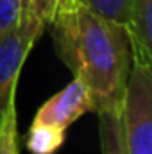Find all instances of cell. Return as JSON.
<instances>
[{
    "mask_svg": "<svg viewBox=\"0 0 152 154\" xmlns=\"http://www.w3.org/2000/svg\"><path fill=\"white\" fill-rule=\"evenodd\" d=\"M47 27L57 57L88 88L95 113H120L132 66L127 27L84 0H63Z\"/></svg>",
    "mask_w": 152,
    "mask_h": 154,
    "instance_id": "obj_1",
    "label": "cell"
},
{
    "mask_svg": "<svg viewBox=\"0 0 152 154\" xmlns=\"http://www.w3.org/2000/svg\"><path fill=\"white\" fill-rule=\"evenodd\" d=\"M125 154H152V65H134L120 108Z\"/></svg>",
    "mask_w": 152,
    "mask_h": 154,
    "instance_id": "obj_2",
    "label": "cell"
},
{
    "mask_svg": "<svg viewBox=\"0 0 152 154\" xmlns=\"http://www.w3.org/2000/svg\"><path fill=\"white\" fill-rule=\"evenodd\" d=\"M47 29L45 22L23 2L20 23L0 36V122L7 108L16 102V86L20 72L34 43Z\"/></svg>",
    "mask_w": 152,
    "mask_h": 154,
    "instance_id": "obj_3",
    "label": "cell"
},
{
    "mask_svg": "<svg viewBox=\"0 0 152 154\" xmlns=\"http://www.w3.org/2000/svg\"><path fill=\"white\" fill-rule=\"evenodd\" d=\"M95 111L91 95L82 81L74 77V81L61 91L52 95L34 115V124H47L66 131L82 115Z\"/></svg>",
    "mask_w": 152,
    "mask_h": 154,
    "instance_id": "obj_4",
    "label": "cell"
},
{
    "mask_svg": "<svg viewBox=\"0 0 152 154\" xmlns=\"http://www.w3.org/2000/svg\"><path fill=\"white\" fill-rule=\"evenodd\" d=\"M127 32L134 65H152V0H131Z\"/></svg>",
    "mask_w": 152,
    "mask_h": 154,
    "instance_id": "obj_5",
    "label": "cell"
},
{
    "mask_svg": "<svg viewBox=\"0 0 152 154\" xmlns=\"http://www.w3.org/2000/svg\"><path fill=\"white\" fill-rule=\"evenodd\" d=\"M65 133L63 129L32 122L25 138V147L31 154H56L66 140Z\"/></svg>",
    "mask_w": 152,
    "mask_h": 154,
    "instance_id": "obj_6",
    "label": "cell"
},
{
    "mask_svg": "<svg viewBox=\"0 0 152 154\" xmlns=\"http://www.w3.org/2000/svg\"><path fill=\"white\" fill-rule=\"evenodd\" d=\"M99 115V142L100 154H125L120 113L114 111H100Z\"/></svg>",
    "mask_w": 152,
    "mask_h": 154,
    "instance_id": "obj_7",
    "label": "cell"
},
{
    "mask_svg": "<svg viewBox=\"0 0 152 154\" xmlns=\"http://www.w3.org/2000/svg\"><path fill=\"white\" fill-rule=\"evenodd\" d=\"M0 154H20L16 102H13L0 122Z\"/></svg>",
    "mask_w": 152,
    "mask_h": 154,
    "instance_id": "obj_8",
    "label": "cell"
},
{
    "mask_svg": "<svg viewBox=\"0 0 152 154\" xmlns=\"http://www.w3.org/2000/svg\"><path fill=\"white\" fill-rule=\"evenodd\" d=\"M93 11L100 13L106 18L116 20L127 27L129 18V2L131 0H84Z\"/></svg>",
    "mask_w": 152,
    "mask_h": 154,
    "instance_id": "obj_9",
    "label": "cell"
},
{
    "mask_svg": "<svg viewBox=\"0 0 152 154\" xmlns=\"http://www.w3.org/2000/svg\"><path fill=\"white\" fill-rule=\"evenodd\" d=\"M23 0H0V36L13 31L22 18Z\"/></svg>",
    "mask_w": 152,
    "mask_h": 154,
    "instance_id": "obj_10",
    "label": "cell"
},
{
    "mask_svg": "<svg viewBox=\"0 0 152 154\" xmlns=\"http://www.w3.org/2000/svg\"><path fill=\"white\" fill-rule=\"evenodd\" d=\"M23 2H25V0H23Z\"/></svg>",
    "mask_w": 152,
    "mask_h": 154,
    "instance_id": "obj_11",
    "label": "cell"
}]
</instances>
